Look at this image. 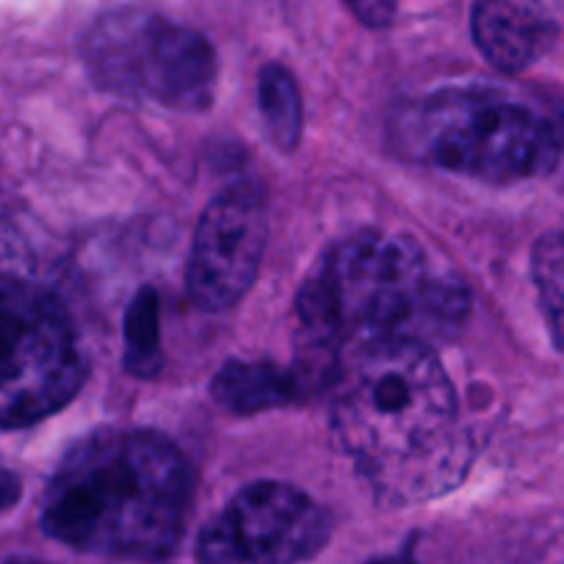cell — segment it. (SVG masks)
<instances>
[{"instance_id":"3957f363","label":"cell","mask_w":564,"mask_h":564,"mask_svg":"<svg viewBox=\"0 0 564 564\" xmlns=\"http://www.w3.org/2000/svg\"><path fill=\"white\" fill-rule=\"evenodd\" d=\"M192 470L155 432H100L64 454L42 501L53 540L124 562H161L181 542Z\"/></svg>"},{"instance_id":"ba28073f","label":"cell","mask_w":564,"mask_h":564,"mask_svg":"<svg viewBox=\"0 0 564 564\" xmlns=\"http://www.w3.org/2000/svg\"><path fill=\"white\" fill-rule=\"evenodd\" d=\"M243 564L311 562L329 540V514L302 490L282 481L243 487L219 514Z\"/></svg>"},{"instance_id":"ac0fdd59","label":"cell","mask_w":564,"mask_h":564,"mask_svg":"<svg viewBox=\"0 0 564 564\" xmlns=\"http://www.w3.org/2000/svg\"><path fill=\"white\" fill-rule=\"evenodd\" d=\"M9 564H42V562H36V558H12Z\"/></svg>"},{"instance_id":"7a4b0ae2","label":"cell","mask_w":564,"mask_h":564,"mask_svg":"<svg viewBox=\"0 0 564 564\" xmlns=\"http://www.w3.org/2000/svg\"><path fill=\"white\" fill-rule=\"evenodd\" d=\"M468 291L432 265L410 238L366 230L333 243L296 300L300 377L333 384L357 344L412 338L430 344L468 313Z\"/></svg>"},{"instance_id":"52a82bcc","label":"cell","mask_w":564,"mask_h":564,"mask_svg":"<svg viewBox=\"0 0 564 564\" xmlns=\"http://www.w3.org/2000/svg\"><path fill=\"white\" fill-rule=\"evenodd\" d=\"M265 238L269 210L258 183L238 181L210 199L186 265V291L199 311H227L243 300L258 276Z\"/></svg>"},{"instance_id":"8fae6325","label":"cell","mask_w":564,"mask_h":564,"mask_svg":"<svg viewBox=\"0 0 564 564\" xmlns=\"http://www.w3.org/2000/svg\"><path fill=\"white\" fill-rule=\"evenodd\" d=\"M258 102L269 139L280 150H294L302 139V95L296 78L282 64H265L258 75Z\"/></svg>"},{"instance_id":"5b68a950","label":"cell","mask_w":564,"mask_h":564,"mask_svg":"<svg viewBox=\"0 0 564 564\" xmlns=\"http://www.w3.org/2000/svg\"><path fill=\"white\" fill-rule=\"evenodd\" d=\"M91 80L124 100H153L175 111H203L216 89V53L199 31L150 9L100 14L84 36Z\"/></svg>"},{"instance_id":"5bb4252c","label":"cell","mask_w":564,"mask_h":564,"mask_svg":"<svg viewBox=\"0 0 564 564\" xmlns=\"http://www.w3.org/2000/svg\"><path fill=\"white\" fill-rule=\"evenodd\" d=\"M197 564H243L219 518L208 520L197 536Z\"/></svg>"},{"instance_id":"9c48e42d","label":"cell","mask_w":564,"mask_h":564,"mask_svg":"<svg viewBox=\"0 0 564 564\" xmlns=\"http://www.w3.org/2000/svg\"><path fill=\"white\" fill-rule=\"evenodd\" d=\"M470 31L492 67L520 73L556 40L558 0H474Z\"/></svg>"},{"instance_id":"2e32d148","label":"cell","mask_w":564,"mask_h":564,"mask_svg":"<svg viewBox=\"0 0 564 564\" xmlns=\"http://www.w3.org/2000/svg\"><path fill=\"white\" fill-rule=\"evenodd\" d=\"M20 492H23V487H20V479L12 474V470H3L0 468V514L7 512V509H12L14 503H18Z\"/></svg>"},{"instance_id":"6da1fadb","label":"cell","mask_w":564,"mask_h":564,"mask_svg":"<svg viewBox=\"0 0 564 564\" xmlns=\"http://www.w3.org/2000/svg\"><path fill=\"white\" fill-rule=\"evenodd\" d=\"M333 430L390 507L446 496L474 463L452 379L423 340L351 346L333 377Z\"/></svg>"},{"instance_id":"277c9868","label":"cell","mask_w":564,"mask_h":564,"mask_svg":"<svg viewBox=\"0 0 564 564\" xmlns=\"http://www.w3.org/2000/svg\"><path fill=\"white\" fill-rule=\"evenodd\" d=\"M393 133L410 159L496 186L547 175L562 155L553 122L490 89L432 91L399 113Z\"/></svg>"},{"instance_id":"30bf717a","label":"cell","mask_w":564,"mask_h":564,"mask_svg":"<svg viewBox=\"0 0 564 564\" xmlns=\"http://www.w3.org/2000/svg\"><path fill=\"white\" fill-rule=\"evenodd\" d=\"M307 390L300 371H285L274 362H227L214 377L210 393L219 406L236 415L276 410L300 399Z\"/></svg>"},{"instance_id":"9a60e30c","label":"cell","mask_w":564,"mask_h":564,"mask_svg":"<svg viewBox=\"0 0 564 564\" xmlns=\"http://www.w3.org/2000/svg\"><path fill=\"white\" fill-rule=\"evenodd\" d=\"M346 7L368 29H388L395 18V0H346Z\"/></svg>"},{"instance_id":"8992f818","label":"cell","mask_w":564,"mask_h":564,"mask_svg":"<svg viewBox=\"0 0 564 564\" xmlns=\"http://www.w3.org/2000/svg\"><path fill=\"white\" fill-rule=\"evenodd\" d=\"M80 382L84 357L62 302L36 282L0 274V430L53 415Z\"/></svg>"},{"instance_id":"7c38bea8","label":"cell","mask_w":564,"mask_h":564,"mask_svg":"<svg viewBox=\"0 0 564 564\" xmlns=\"http://www.w3.org/2000/svg\"><path fill=\"white\" fill-rule=\"evenodd\" d=\"M124 368L155 377L161 368V305L155 289H141L124 313Z\"/></svg>"},{"instance_id":"4fadbf2b","label":"cell","mask_w":564,"mask_h":564,"mask_svg":"<svg viewBox=\"0 0 564 564\" xmlns=\"http://www.w3.org/2000/svg\"><path fill=\"white\" fill-rule=\"evenodd\" d=\"M536 296L558 351H564V230L545 232L531 254Z\"/></svg>"},{"instance_id":"e0dca14e","label":"cell","mask_w":564,"mask_h":564,"mask_svg":"<svg viewBox=\"0 0 564 564\" xmlns=\"http://www.w3.org/2000/svg\"><path fill=\"white\" fill-rule=\"evenodd\" d=\"M371 564H412V562H406V558H379V562H371Z\"/></svg>"}]
</instances>
